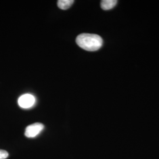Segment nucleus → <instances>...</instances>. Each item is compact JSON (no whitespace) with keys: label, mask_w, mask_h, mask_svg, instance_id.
Segmentation results:
<instances>
[{"label":"nucleus","mask_w":159,"mask_h":159,"mask_svg":"<svg viewBox=\"0 0 159 159\" xmlns=\"http://www.w3.org/2000/svg\"><path fill=\"white\" fill-rule=\"evenodd\" d=\"M77 45L86 51H94L99 50L102 45V37L97 34H80L76 38Z\"/></svg>","instance_id":"1"},{"label":"nucleus","mask_w":159,"mask_h":159,"mask_svg":"<svg viewBox=\"0 0 159 159\" xmlns=\"http://www.w3.org/2000/svg\"><path fill=\"white\" fill-rule=\"evenodd\" d=\"M44 129V125L40 123H36L29 125L25 129V136L28 138H33L38 136Z\"/></svg>","instance_id":"2"},{"label":"nucleus","mask_w":159,"mask_h":159,"mask_svg":"<svg viewBox=\"0 0 159 159\" xmlns=\"http://www.w3.org/2000/svg\"><path fill=\"white\" fill-rule=\"evenodd\" d=\"M18 103L21 108H31L34 106L35 103V98L31 94H25L20 97Z\"/></svg>","instance_id":"3"},{"label":"nucleus","mask_w":159,"mask_h":159,"mask_svg":"<svg viewBox=\"0 0 159 159\" xmlns=\"http://www.w3.org/2000/svg\"><path fill=\"white\" fill-rule=\"evenodd\" d=\"M117 2L116 0H103L101 2V7L104 10H109L114 8Z\"/></svg>","instance_id":"4"},{"label":"nucleus","mask_w":159,"mask_h":159,"mask_svg":"<svg viewBox=\"0 0 159 159\" xmlns=\"http://www.w3.org/2000/svg\"><path fill=\"white\" fill-rule=\"evenodd\" d=\"M73 0H59L57 2L58 7L61 10H67L74 3Z\"/></svg>","instance_id":"5"},{"label":"nucleus","mask_w":159,"mask_h":159,"mask_svg":"<svg viewBox=\"0 0 159 159\" xmlns=\"http://www.w3.org/2000/svg\"><path fill=\"white\" fill-rule=\"evenodd\" d=\"M8 157V152L4 150H0V159H6Z\"/></svg>","instance_id":"6"}]
</instances>
